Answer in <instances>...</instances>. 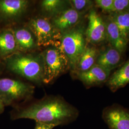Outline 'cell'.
I'll return each mask as SVG.
<instances>
[{
    "label": "cell",
    "mask_w": 129,
    "mask_h": 129,
    "mask_svg": "<svg viewBox=\"0 0 129 129\" xmlns=\"http://www.w3.org/2000/svg\"><path fill=\"white\" fill-rule=\"evenodd\" d=\"M32 99L13 107L11 120L28 119L56 127L69 124L78 117V110L60 96H46L33 101Z\"/></svg>",
    "instance_id": "obj_1"
},
{
    "label": "cell",
    "mask_w": 129,
    "mask_h": 129,
    "mask_svg": "<svg viewBox=\"0 0 129 129\" xmlns=\"http://www.w3.org/2000/svg\"><path fill=\"white\" fill-rule=\"evenodd\" d=\"M5 70L38 85L43 84L44 63L42 54L18 52L4 60Z\"/></svg>",
    "instance_id": "obj_2"
},
{
    "label": "cell",
    "mask_w": 129,
    "mask_h": 129,
    "mask_svg": "<svg viewBox=\"0 0 129 129\" xmlns=\"http://www.w3.org/2000/svg\"><path fill=\"white\" fill-rule=\"evenodd\" d=\"M35 87L18 79L0 77V99L6 106H17L32 98Z\"/></svg>",
    "instance_id": "obj_3"
},
{
    "label": "cell",
    "mask_w": 129,
    "mask_h": 129,
    "mask_svg": "<svg viewBox=\"0 0 129 129\" xmlns=\"http://www.w3.org/2000/svg\"><path fill=\"white\" fill-rule=\"evenodd\" d=\"M83 28L74 27L62 34L58 47L69 63V67L75 71L80 56L87 46Z\"/></svg>",
    "instance_id": "obj_4"
},
{
    "label": "cell",
    "mask_w": 129,
    "mask_h": 129,
    "mask_svg": "<svg viewBox=\"0 0 129 129\" xmlns=\"http://www.w3.org/2000/svg\"><path fill=\"white\" fill-rule=\"evenodd\" d=\"M41 54L44 63V84L53 82L70 68L68 61L58 47H48Z\"/></svg>",
    "instance_id": "obj_5"
},
{
    "label": "cell",
    "mask_w": 129,
    "mask_h": 129,
    "mask_svg": "<svg viewBox=\"0 0 129 129\" xmlns=\"http://www.w3.org/2000/svg\"><path fill=\"white\" fill-rule=\"evenodd\" d=\"M29 29L36 38L38 46L58 47L62 34L50 20L45 17H36L29 22Z\"/></svg>",
    "instance_id": "obj_6"
},
{
    "label": "cell",
    "mask_w": 129,
    "mask_h": 129,
    "mask_svg": "<svg viewBox=\"0 0 129 129\" xmlns=\"http://www.w3.org/2000/svg\"><path fill=\"white\" fill-rule=\"evenodd\" d=\"M26 0H0V28L13 25L27 9Z\"/></svg>",
    "instance_id": "obj_7"
},
{
    "label": "cell",
    "mask_w": 129,
    "mask_h": 129,
    "mask_svg": "<svg viewBox=\"0 0 129 129\" xmlns=\"http://www.w3.org/2000/svg\"><path fill=\"white\" fill-rule=\"evenodd\" d=\"M88 27L86 31L87 40L93 44H99L107 40L105 21L96 10L91 9L88 16Z\"/></svg>",
    "instance_id": "obj_8"
},
{
    "label": "cell",
    "mask_w": 129,
    "mask_h": 129,
    "mask_svg": "<svg viewBox=\"0 0 129 129\" xmlns=\"http://www.w3.org/2000/svg\"><path fill=\"white\" fill-rule=\"evenodd\" d=\"M102 117L110 129H129V110L120 106L107 107Z\"/></svg>",
    "instance_id": "obj_9"
},
{
    "label": "cell",
    "mask_w": 129,
    "mask_h": 129,
    "mask_svg": "<svg viewBox=\"0 0 129 129\" xmlns=\"http://www.w3.org/2000/svg\"><path fill=\"white\" fill-rule=\"evenodd\" d=\"M111 72L97 64L86 71L77 73V77L87 88L102 85L110 77Z\"/></svg>",
    "instance_id": "obj_10"
},
{
    "label": "cell",
    "mask_w": 129,
    "mask_h": 129,
    "mask_svg": "<svg viewBox=\"0 0 129 129\" xmlns=\"http://www.w3.org/2000/svg\"><path fill=\"white\" fill-rule=\"evenodd\" d=\"M82 14L71 7L68 8L55 16L52 22L62 34L75 27L80 21Z\"/></svg>",
    "instance_id": "obj_11"
},
{
    "label": "cell",
    "mask_w": 129,
    "mask_h": 129,
    "mask_svg": "<svg viewBox=\"0 0 129 129\" xmlns=\"http://www.w3.org/2000/svg\"><path fill=\"white\" fill-rule=\"evenodd\" d=\"M10 27L14 33L18 52L28 53L38 46L36 38L29 28L14 26Z\"/></svg>",
    "instance_id": "obj_12"
},
{
    "label": "cell",
    "mask_w": 129,
    "mask_h": 129,
    "mask_svg": "<svg viewBox=\"0 0 129 129\" xmlns=\"http://www.w3.org/2000/svg\"><path fill=\"white\" fill-rule=\"evenodd\" d=\"M106 25V37L111 46L122 54L126 51L128 43L125 41L119 29L110 16L104 21Z\"/></svg>",
    "instance_id": "obj_13"
},
{
    "label": "cell",
    "mask_w": 129,
    "mask_h": 129,
    "mask_svg": "<svg viewBox=\"0 0 129 129\" xmlns=\"http://www.w3.org/2000/svg\"><path fill=\"white\" fill-rule=\"evenodd\" d=\"M121 54L111 45L100 51L96 64L111 72L120 64Z\"/></svg>",
    "instance_id": "obj_14"
},
{
    "label": "cell",
    "mask_w": 129,
    "mask_h": 129,
    "mask_svg": "<svg viewBox=\"0 0 129 129\" xmlns=\"http://www.w3.org/2000/svg\"><path fill=\"white\" fill-rule=\"evenodd\" d=\"M18 52L14 33L11 27L0 28V56L5 60Z\"/></svg>",
    "instance_id": "obj_15"
},
{
    "label": "cell",
    "mask_w": 129,
    "mask_h": 129,
    "mask_svg": "<svg viewBox=\"0 0 129 129\" xmlns=\"http://www.w3.org/2000/svg\"><path fill=\"white\" fill-rule=\"evenodd\" d=\"M129 83V58L121 68L110 76L106 84L112 92H115Z\"/></svg>",
    "instance_id": "obj_16"
},
{
    "label": "cell",
    "mask_w": 129,
    "mask_h": 129,
    "mask_svg": "<svg viewBox=\"0 0 129 129\" xmlns=\"http://www.w3.org/2000/svg\"><path fill=\"white\" fill-rule=\"evenodd\" d=\"M100 50L95 46H86L80 56L75 71L79 72L86 71L96 64Z\"/></svg>",
    "instance_id": "obj_17"
},
{
    "label": "cell",
    "mask_w": 129,
    "mask_h": 129,
    "mask_svg": "<svg viewBox=\"0 0 129 129\" xmlns=\"http://www.w3.org/2000/svg\"><path fill=\"white\" fill-rule=\"evenodd\" d=\"M110 17L114 22L125 41H129V10L122 12L110 14Z\"/></svg>",
    "instance_id": "obj_18"
},
{
    "label": "cell",
    "mask_w": 129,
    "mask_h": 129,
    "mask_svg": "<svg viewBox=\"0 0 129 129\" xmlns=\"http://www.w3.org/2000/svg\"><path fill=\"white\" fill-rule=\"evenodd\" d=\"M67 1L61 0H44L41 3V8L46 14L55 16L67 9Z\"/></svg>",
    "instance_id": "obj_19"
},
{
    "label": "cell",
    "mask_w": 129,
    "mask_h": 129,
    "mask_svg": "<svg viewBox=\"0 0 129 129\" xmlns=\"http://www.w3.org/2000/svg\"><path fill=\"white\" fill-rule=\"evenodd\" d=\"M69 2L72 8L81 14L91 9L94 4L93 1L89 0H71Z\"/></svg>",
    "instance_id": "obj_20"
},
{
    "label": "cell",
    "mask_w": 129,
    "mask_h": 129,
    "mask_svg": "<svg viewBox=\"0 0 129 129\" xmlns=\"http://www.w3.org/2000/svg\"><path fill=\"white\" fill-rule=\"evenodd\" d=\"M129 10V0H113L111 14L122 12Z\"/></svg>",
    "instance_id": "obj_21"
},
{
    "label": "cell",
    "mask_w": 129,
    "mask_h": 129,
    "mask_svg": "<svg viewBox=\"0 0 129 129\" xmlns=\"http://www.w3.org/2000/svg\"><path fill=\"white\" fill-rule=\"evenodd\" d=\"M96 6L105 13L111 14L113 7V0H96Z\"/></svg>",
    "instance_id": "obj_22"
},
{
    "label": "cell",
    "mask_w": 129,
    "mask_h": 129,
    "mask_svg": "<svg viewBox=\"0 0 129 129\" xmlns=\"http://www.w3.org/2000/svg\"><path fill=\"white\" fill-rule=\"evenodd\" d=\"M55 127V126L53 125L36 122V126L34 129H53Z\"/></svg>",
    "instance_id": "obj_23"
},
{
    "label": "cell",
    "mask_w": 129,
    "mask_h": 129,
    "mask_svg": "<svg viewBox=\"0 0 129 129\" xmlns=\"http://www.w3.org/2000/svg\"><path fill=\"white\" fill-rule=\"evenodd\" d=\"M5 70V64L4 60L0 56V75L3 73Z\"/></svg>",
    "instance_id": "obj_24"
},
{
    "label": "cell",
    "mask_w": 129,
    "mask_h": 129,
    "mask_svg": "<svg viewBox=\"0 0 129 129\" xmlns=\"http://www.w3.org/2000/svg\"><path fill=\"white\" fill-rule=\"evenodd\" d=\"M5 106L0 99V115L2 114L5 111Z\"/></svg>",
    "instance_id": "obj_25"
}]
</instances>
